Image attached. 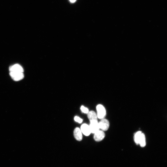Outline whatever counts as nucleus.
I'll use <instances>...</instances> for the list:
<instances>
[{
	"mask_svg": "<svg viewBox=\"0 0 167 167\" xmlns=\"http://www.w3.org/2000/svg\"><path fill=\"white\" fill-rule=\"evenodd\" d=\"M105 137V134L104 132L99 130L94 133L93 138L95 141L99 142L102 141Z\"/></svg>",
	"mask_w": 167,
	"mask_h": 167,
	"instance_id": "5",
	"label": "nucleus"
},
{
	"mask_svg": "<svg viewBox=\"0 0 167 167\" xmlns=\"http://www.w3.org/2000/svg\"><path fill=\"white\" fill-rule=\"evenodd\" d=\"M76 0H70V2L71 3H74L76 1Z\"/></svg>",
	"mask_w": 167,
	"mask_h": 167,
	"instance_id": "14",
	"label": "nucleus"
},
{
	"mask_svg": "<svg viewBox=\"0 0 167 167\" xmlns=\"http://www.w3.org/2000/svg\"><path fill=\"white\" fill-rule=\"evenodd\" d=\"M88 118L90 121L92 120H98L97 114L94 111H91L88 113Z\"/></svg>",
	"mask_w": 167,
	"mask_h": 167,
	"instance_id": "9",
	"label": "nucleus"
},
{
	"mask_svg": "<svg viewBox=\"0 0 167 167\" xmlns=\"http://www.w3.org/2000/svg\"><path fill=\"white\" fill-rule=\"evenodd\" d=\"M142 132L141 131L137 132L134 135V140L135 142L137 144H139V140Z\"/></svg>",
	"mask_w": 167,
	"mask_h": 167,
	"instance_id": "11",
	"label": "nucleus"
},
{
	"mask_svg": "<svg viewBox=\"0 0 167 167\" xmlns=\"http://www.w3.org/2000/svg\"><path fill=\"white\" fill-rule=\"evenodd\" d=\"M80 110L83 113L85 114H88L89 112V110L88 108L83 106H82L81 107Z\"/></svg>",
	"mask_w": 167,
	"mask_h": 167,
	"instance_id": "12",
	"label": "nucleus"
},
{
	"mask_svg": "<svg viewBox=\"0 0 167 167\" xmlns=\"http://www.w3.org/2000/svg\"><path fill=\"white\" fill-rule=\"evenodd\" d=\"M74 135L75 139L77 141H80L82 140V133L79 128L77 127L75 129L74 132Z\"/></svg>",
	"mask_w": 167,
	"mask_h": 167,
	"instance_id": "7",
	"label": "nucleus"
},
{
	"mask_svg": "<svg viewBox=\"0 0 167 167\" xmlns=\"http://www.w3.org/2000/svg\"><path fill=\"white\" fill-rule=\"evenodd\" d=\"M80 129L82 134L86 136H89L91 133L89 125L86 123L82 124Z\"/></svg>",
	"mask_w": 167,
	"mask_h": 167,
	"instance_id": "6",
	"label": "nucleus"
},
{
	"mask_svg": "<svg viewBox=\"0 0 167 167\" xmlns=\"http://www.w3.org/2000/svg\"><path fill=\"white\" fill-rule=\"evenodd\" d=\"M139 144L142 147H145L146 143V139L145 135L144 133H142L139 140Z\"/></svg>",
	"mask_w": 167,
	"mask_h": 167,
	"instance_id": "10",
	"label": "nucleus"
},
{
	"mask_svg": "<svg viewBox=\"0 0 167 167\" xmlns=\"http://www.w3.org/2000/svg\"><path fill=\"white\" fill-rule=\"evenodd\" d=\"M10 75L12 79L15 81H19L22 80L24 77L23 72H10Z\"/></svg>",
	"mask_w": 167,
	"mask_h": 167,
	"instance_id": "3",
	"label": "nucleus"
},
{
	"mask_svg": "<svg viewBox=\"0 0 167 167\" xmlns=\"http://www.w3.org/2000/svg\"><path fill=\"white\" fill-rule=\"evenodd\" d=\"M99 127L100 130L103 131H107L110 127V123L107 119L104 118L99 122Z\"/></svg>",
	"mask_w": 167,
	"mask_h": 167,
	"instance_id": "2",
	"label": "nucleus"
},
{
	"mask_svg": "<svg viewBox=\"0 0 167 167\" xmlns=\"http://www.w3.org/2000/svg\"><path fill=\"white\" fill-rule=\"evenodd\" d=\"M90 122L89 126L91 133L94 134L100 130L98 120H91Z\"/></svg>",
	"mask_w": 167,
	"mask_h": 167,
	"instance_id": "4",
	"label": "nucleus"
},
{
	"mask_svg": "<svg viewBox=\"0 0 167 167\" xmlns=\"http://www.w3.org/2000/svg\"><path fill=\"white\" fill-rule=\"evenodd\" d=\"M10 72H24V69L23 67L19 64H15L10 66L9 68Z\"/></svg>",
	"mask_w": 167,
	"mask_h": 167,
	"instance_id": "8",
	"label": "nucleus"
},
{
	"mask_svg": "<svg viewBox=\"0 0 167 167\" xmlns=\"http://www.w3.org/2000/svg\"><path fill=\"white\" fill-rule=\"evenodd\" d=\"M74 120L76 122L79 123H81L83 122V120L77 116L75 117L74 118Z\"/></svg>",
	"mask_w": 167,
	"mask_h": 167,
	"instance_id": "13",
	"label": "nucleus"
},
{
	"mask_svg": "<svg viewBox=\"0 0 167 167\" xmlns=\"http://www.w3.org/2000/svg\"><path fill=\"white\" fill-rule=\"evenodd\" d=\"M98 118L100 119L105 118L106 115L105 108L101 104H99L96 107Z\"/></svg>",
	"mask_w": 167,
	"mask_h": 167,
	"instance_id": "1",
	"label": "nucleus"
}]
</instances>
